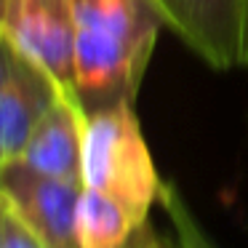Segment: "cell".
Returning <instances> with one entry per match:
<instances>
[{
  "mask_svg": "<svg viewBox=\"0 0 248 248\" xmlns=\"http://www.w3.org/2000/svg\"><path fill=\"white\" fill-rule=\"evenodd\" d=\"M75 72L83 107L134 102L166 27L152 0H72Z\"/></svg>",
  "mask_w": 248,
  "mask_h": 248,
  "instance_id": "1",
  "label": "cell"
},
{
  "mask_svg": "<svg viewBox=\"0 0 248 248\" xmlns=\"http://www.w3.org/2000/svg\"><path fill=\"white\" fill-rule=\"evenodd\" d=\"M83 134L86 107L78 96L62 91L14 163L43 176L83 182Z\"/></svg>",
  "mask_w": 248,
  "mask_h": 248,
  "instance_id": "7",
  "label": "cell"
},
{
  "mask_svg": "<svg viewBox=\"0 0 248 248\" xmlns=\"http://www.w3.org/2000/svg\"><path fill=\"white\" fill-rule=\"evenodd\" d=\"M8 214H11V205H8V198L0 192V248L6 243V224H8Z\"/></svg>",
  "mask_w": 248,
  "mask_h": 248,
  "instance_id": "12",
  "label": "cell"
},
{
  "mask_svg": "<svg viewBox=\"0 0 248 248\" xmlns=\"http://www.w3.org/2000/svg\"><path fill=\"white\" fill-rule=\"evenodd\" d=\"M3 8H6V0H0V32H3Z\"/></svg>",
  "mask_w": 248,
  "mask_h": 248,
  "instance_id": "13",
  "label": "cell"
},
{
  "mask_svg": "<svg viewBox=\"0 0 248 248\" xmlns=\"http://www.w3.org/2000/svg\"><path fill=\"white\" fill-rule=\"evenodd\" d=\"M160 203L166 205L168 214H171V219L176 221V230H179V237H182L184 248H214L208 240H205L203 232L198 230V224L192 221V216L187 214V208L182 205V200L176 198V192H173L171 187L166 189V195H163Z\"/></svg>",
  "mask_w": 248,
  "mask_h": 248,
  "instance_id": "9",
  "label": "cell"
},
{
  "mask_svg": "<svg viewBox=\"0 0 248 248\" xmlns=\"http://www.w3.org/2000/svg\"><path fill=\"white\" fill-rule=\"evenodd\" d=\"M163 24L216 70L243 67L248 0H152Z\"/></svg>",
  "mask_w": 248,
  "mask_h": 248,
  "instance_id": "4",
  "label": "cell"
},
{
  "mask_svg": "<svg viewBox=\"0 0 248 248\" xmlns=\"http://www.w3.org/2000/svg\"><path fill=\"white\" fill-rule=\"evenodd\" d=\"M3 248H48V246H46V243L40 240L38 232H35L32 227H30L27 221L11 208V214H8V224H6V243H3Z\"/></svg>",
  "mask_w": 248,
  "mask_h": 248,
  "instance_id": "10",
  "label": "cell"
},
{
  "mask_svg": "<svg viewBox=\"0 0 248 248\" xmlns=\"http://www.w3.org/2000/svg\"><path fill=\"white\" fill-rule=\"evenodd\" d=\"M62 88L0 32V163H14Z\"/></svg>",
  "mask_w": 248,
  "mask_h": 248,
  "instance_id": "5",
  "label": "cell"
},
{
  "mask_svg": "<svg viewBox=\"0 0 248 248\" xmlns=\"http://www.w3.org/2000/svg\"><path fill=\"white\" fill-rule=\"evenodd\" d=\"M83 187L120 200L139 224L147 221L152 205L163 200L168 187L157 176L139 118L134 115V102L86 112Z\"/></svg>",
  "mask_w": 248,
  "mask_h": 248,
  "instance_id": "2",
  "label": "cell"
},
{
  "mask_svg": "<svg viewBox=\"0 0 248 248\" xmlns=\"http://www.w3.org/2000/svg\"><path fill=\"white\" fill-rule=\"evenodd\" d=\"M139 221L120 200L83 187L75 211L78 248H125Z\"/></svg>",
  "mask_w": 248,
  "mask_h": 248,
  "instance_id": "8",
  "label": "cell"
},
{
  "mask_svg": "<svg viewBox=\"0 0 248 248\" xmlns=\"http://www.w3.org/2000/svg\"><path fill=\"white\" fill-rule=\"evenodd\" d=\"M243 67H248V40H246V54H243Z\"/></svg>",
  "mask_w": 248,
  "mask_h": 248,
  "instance_id": "14",
  "label": "cell"
},
{
  "mask_svg": "<svg viewBox=\"0 0 248 248\" xmlns=\"http://www.w3.org/2000/svg\"><path fill=\"white\" fill-rule=\"evenodd\" d=\"M0 168H3V163H0Z\"/></svg>",
  "mask_w": 248,
  "mask_h": 248,
  "instance_id": "15",
  "label": "cell"
},
{
  "mask_svg": "<svg viewBox=\"0 0 248 248\" xmlns=\"http://www.w3.org/2000/svg\"><path fill=\"white\" fill-rule=\"evenodd\" d=\"M0 192L48 248H78L75 211L83 182L35 173L19 163L0 168Z\"/></svg>",
  "mask_w": 248,
  "mask_h": 248,
  "instance_id": "6",
  "label": "cell"
},
{
  "mask_svg": "<svg viewBox=\"0 0 248 248\" xmlns=\"http://www.w3.org/2000/svg\"><path fill=\"white\" fill-rule=\"evenodd\" d=\"M3 35L64 93L78 96L72 0H6Z\"/></svg>",
  "mask_w": 248,
  "mask_h": 248,
  "instance_id": "3",
  "label": "cell"
},
{
  "mask_svg": "<svg viewBox=\"0 0 248 248\" xmlns=\"http://www.w3.org/2000/svg\"><path fill=\"white\" fill-rule=\"evenodd\" d=\"M125 248H184V246H182V243L173 246L171 240H166L163 235H157V232L152 230L150 221H144V224L136 227V232L131 235V240H128V246H125Z\"/></svg>",
  "mask_w": 248,
  "mask_h": 248,
  "instance_id": "11",
  "label": "cell"
}]
</instances>
